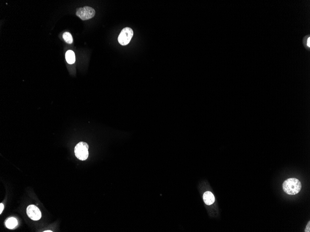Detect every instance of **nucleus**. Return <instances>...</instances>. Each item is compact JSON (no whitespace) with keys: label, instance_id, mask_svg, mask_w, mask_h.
Returning <instances> with one entry per match:
<instances>
[{"label":"nucleus","instance_id":"39448f33","mask_svg":"<svg viewBox=\"0 0 310 232\" xmlns=\"http://www.w3.org/2000/svg\"><path fill=\"white\" fill-rule=\"evenodd\" d=\"M27 214L29 218L33 221H38L41 217V212L34 205H30L27 207Z\"/></svg>","mask_w":310,"mask_h":232},{"label":"nucleus","instance_id":"423d86ee","mask_svg":"<svg viewBox=\"0 0 310 232\" xmlns=\"http://www.w3.org/2000/svg\"><path fill=\"white\" fill-rule=\"evenodd\" d=\"M203 199L205 204L207 205H210L214 204L215 201V198L214 195L210 191H206L204 193Z\"/></svg>","mask_w":310,"mask_h":232},{"label":"nucleus","instance_id":"0eeeda50","mask_svg":"<svg viewBox=\"0 0 310 232\" xmlns=\"http://www.w3.org/2000/svg\"><path fill=\"white\" fill-rule=\"evenodd\" d=\"M66 59L69 64H73L75 61V56L73 51L68 50L66 53Z\"/></svg>","mask_w":310,"mask_h":232},{"label":"nucleus","instance_id":"9b49d317","mask_svg":"<svg viewBox=\"0 0 310 232\" xmlns=\"http://www.w3.org/2000/svg\"><path fill=\"white\" fill-rule=\"evenodd\" d=\"M3 209H4V205H3L2 203H1V204H0V214H1L2 213Z\"/></svg>","mask_w":310,"mask_h":232},{"label":"nucleus","instance_id":"f257e3e1","mask_svg":"<svg viewBox=\"0 0 310 232\" xmlns=\"http://www.w3.org/2000/svg\"><path fill=\"white\" fill-rule=\"evenodd\" d=\"M282 188L284 191L287 194L295 195L300 191L302 184L299 180L297 178H288L284 182Z\"/></svg>","mask_w":310,"mask_h":232},{"label":"nucleus","instance_id":"6e6552de","mask_svg":"<svg viewBox=\"0 0 310 232\" xmlns=\"http://www.w3.org/2000/svg\"><path fill=\"white\" fill-rule=\"evenodd\" d=\"M18 225L17 219L14 217H11L8 219L6 222V226L9 229H13Z\"/></svg>","mask_w":310,"mask_h":232},{"label":"nucleus","instance_id":"f03ea898","mask_svg":"<svg viewBox=\"0 0 310 232\" xmlns=\"http://www.w3.org/2000/svg\"><path fill=\"white\" fill-rule=\"evenodd\" d=\"M88 149L89 146L87 143L84 142H79L75 147V154L79 160H86L89 156Z\"/></svg>","mask_w":310,"mask_h":232},{"label":"nucleus","instance_id":"ddd939ff","mask_svg":"<svg viewBox=\"0 0 310 232\" xmlns=\"http://www.w3.org/2000/svg\"><path fill=\"white\" fill-rule=\"evenodd\" d=\"M44 232H52L53 231H50V230H47V231H44Z\"/></svg>","mask_w":310,"mask_h":232},{"label":"nucleus","instance_id":"1a4fd4ad","mask_svg":"<svg viewBox=\"0 0 310 232\" xmlns=\"http://www.w3.org/2000/svg\"><path fill=\"white\" fill-rule=\"evenodd\" d=\"M63 38L65 41L68 44H71L73 42V37L70 33L69 32H65L63 34Z\"/></svg>","mask_w":310,"mask_h":232},{"label":"nucleus","instance_id":"9d476101","mask_svg":"<svg viewBox=\"0 0 310 232\" xmlns=\"http://www.w3.org/2000/svg\"><path fill=\"white\" fill-rule=\"evenodd\" d=\"M310 221H309V222H308V224H307V225H306V228H305V232H310Z\"/></svg>","mask_w":310,"mask_h":232},{"label":"nucleus","instance_id":"f8f14e48","mask_svg":"<svg viewBox=\"0 0 310 232\" xmlns=\"http://www.w3.org/2000/svg\"><path fill=\"white\" fill-rule=\"evenodd\" d=\"M310 37H308V39H307V40H306V46H308V47H310Z\"/></svg>","mask_w":310,"mask_h":232},{"label":"nucleus","instance_id":"20e7f679","mask_svg":"<svg viewBox=\"0 0 310 232\" xmlns=\"http://www.w3.org/2000/svg\"><path fill=\"white\" fill-rule=\"evenodd\" d=\"M133 36V31L132 29L126 27L124 28L119 34L118 37V41L121 45H127L130 43Z\"/></svg>","mask_w":310,"mask_h":232},{"label":"nucleus","instance_id":"7ed1b4c3","mask_svg":"<svg viewBox=\"0 0 310 232\" xmlns=\"http://www.w3.org/2000/svg\"><path fill=\"white\" fill-rule=\"evenodd\" d=\"M76 16L83 21L92 18L95 14V11L92 7L85 6L77 9Z\"/></svg>","mask_w":310,"mask_h":232}]
</instances>
